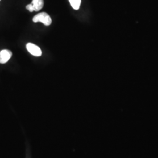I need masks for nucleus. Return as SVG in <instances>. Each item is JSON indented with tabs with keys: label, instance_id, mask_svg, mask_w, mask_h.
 <instances>
[{
	"label": "nucleus",
	"instance_id": "423d86ee",
	"mask_svg": "<svg viewBox=\"0 0 158 158\" xmlns=\"http://www.w3.org/2000/svg\"><path fill=\"white\" fill-rule=\"evenodd\" d=\"M0 1H1V0H0Z\"/></svg>",
	"mask_w": 158,
	"mask_h": 158
},
{
	"label": "nucleus",
	"instance_id": "7ed1b4c3",
	"mask_svg": "<svg viewBox=\"0 0 158 158\" xmlns=\"http://www.w3.org/2000/svg\"><path fill=\"white\" fill-rule=\"evenodd\" d=\"M27 49L29 52L35 56L39 57L42 55V51L40 47L32 43L27 44Z\"/></svg>",
	"mask_w": 158,
	"mask_h": 158
},
{
	"label": "nucleus",
	"instance_id": "39448f33",
	"mask_svg": "<svg viewBox=\"0 0 158 158\" xmlns=\"http://www.w3.org/2000/svg\"><path fill=\"white\" fill-rule=\"evenodd\" d=\"M72 7L75 10H78L81 4V0H69Z\"/></svg>",
	"mask_w": 158,
	"mask_h": 158
},
{
	"label": "nucleus",
	"instance_id": "20e7f679",
	"mask_svg": "<svg viewBox=\"0 0 158 158\" xmlns=\"http://www.w3.org/2000/svg\"><path fill=\"white\" fill-rule=\"evenodd\" d=\"M12 55V53L8 49H4L0 52V63L4 64L7 62Z\"/></svg>",
	"mask_w": 158,
	"mask_h": 158
},
{
	"label": "nucleus",
	"instance_id": "f03ea898",
	"mask_svg": "<svg viewBox=\"0 0 158 158\" xmlns=\"http://www.w3.org/2000/svg\"><path fill=\"white\" fill-rule=\"evenodd\" d=\"M44 6V0H32V3L27 6L26 8L29 12L39 11L42 9Z\"/></svg>",
	"mask_w": 158,
	"mask_h": 158
},
{
	"label": "nucleus",
	"instance_id": "f257e3e1",
	"mask_svg": "<svg viewBox=\"0 0 158 158\" xmlns=\"http://www.w3.org/2000/svg\"><path fill=\"white\" fill-rule=\"evenodd\" d=\"M34 23H43L46 26H49L52 23V19L49 14L46 12H40L33 18Z\"/></svg>",
	"mask_w": 158,
	"mask_h": 158
}]
</instances>
